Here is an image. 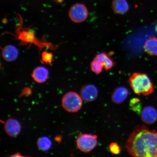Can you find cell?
<instances>
[{
    "mask_svg": "<svg viewBox=\"0 0 157 157\" xmlns=\"http://www.w3.org/2000/svg\"><path fill=\"white\" fill-rule=\"evenodd\" d=\"M98 95V88L92 84H88L82 87L80 90V95L84 101L91 102L97 99Z\"/></svg>",
    "mask_w": 157,
    "mask_h": 157,
    "instance_id": "8992f818",
    "label": "cell"
},
{
    "mask_svg": "<svg viewBox=\"0 0 157 157\" xmlns=\"http://www.w3.org/2000/svg\"><path fill=\"white\" fill-rule=\"evenodd\" d=\"M38 148L42 151H46L50 150L52 143L50 138L46 136H42L38 139L37 142Z\"/></svg>",
    "mask_w": 157,
    "mask_h": 157,
    "instance_id": "9a60e30c",
    "label": "cell"
},
{
    "mask_svg": "<svg viewBox=\"0 0 157 157\" xmlns=\"http://www.w3.org/2000/svg\"><path fill=\"white\" fill-rule=\"evenodd\" d=\"M98 137L97 135L80 133L76 140L78 148L82 152H90L97 146Z\"/></svg>",
    "mask_w": 157,
    "mask_h": 157,
    "instance_id": "277c9868",
    "label": "cell"
},
{
    "mask_svg": "<svg viewBox=\"0 0 157 157\" xmlns=\"http://www.w3.org/2000/svg\"><path fill=\"white\" fill-rule=\"evenodd\" d=\"M31 76L35 82L39 83H44L48 78V70L44 67H37L33 70Z\"/></svg>",
    "mask_w": 157,
    "mask_h": 157,
    "instance_id": "8fae6325",
    "label": "cell"
},
{
    "mask_svg": "<svg viewBox=\"0 0 157 157\" xmlns=\"http://www.w3.org/2000/svg\"><path fill=\"white\" fill-rule=\"evenodd\" d=\"M31 93V90L30 88L28 87L25 88L22 90L20 96H22L25 95H29Z\"/></svg>",
    "mask_w": 157,
    "mask_h": 157,
    "instance_id": "ffe728a7",
    "label": "cell"
},
{
    "mask_svg": "<svg viewBox=\"0 0 157 157\" xmlns=\"http://www.w3.org/2000/svg\"><path fill=\"white\" fill-rule=\"evenodd\" d=\"M144 49L147 54L150 56H157V38L152 37L147 40Z\"/></svg>",
    "mask_w": 157,
    "mask_h": 157,
    "instance_id": "5bb4252c",
    "label": "cell"
},
{
    "mask_svg": "<svg viewBox=\"0 0 157 157\" xmlns=\"http://www.w3.org/2000/svg\"><path fill=\"white\" fill-rule=\"evenodd\" d=\"M128 82L133 92L137 95L147 96L154 91L152 82L146 74L133 73L129 78Z\"/></svg>",
    "mask_w": 157,
    "mask_h": 157,
    "instance_id": "7a4b0ae2",
    "label": "cell"
},
{
    "mask_svg": "<svg viewBox=\"0 0 157 157\" xmlns=\"http://www.w3.org/2000/svg\"><path fill=\"white\" fill-rule=\"evenodd\" d=\"M24 35L25 40L29 42L32 40L33 39V35L31 34L30 33L26 32L25 33Z\"/></svg>",
    "mask_w": 157,
    "mask_h": 157,
    "instance_id": "44dd1931",
    "label": "cell"
},
{
    "mask_svg": "<svg viewBox=\"0 0 157 157\" xmlns=\"http://www.w3.org/2000/svg\"><path fill=\"white\" fill-rule=\"evenodd\" d=\"M128 152L137 157H157V131L138 126L129 135L125 144Z\"/></svg>",
    "mask_w": 157,
    "mask_h": 157,
    "instance_id": "6da1fadb",
    "label": "cell"
},
{
    "mask_svg": "<svg viewBox=\"0 0 157 157\" xmlns=\"http://www.w3.org/2000/svg\"><path fill=\"white\" fill-rule=\"evenodd\" d=\"M62 137L60 135L56 136L55 137V140L57 142L60 143L62 140Z\"/></svg>",
    "mask_w": 157,
    "mask_h": 157,
    "instance_id": "7402d4cb",
    "label": "cell"
},
{
    "mask_svg": "<svg viewBox=\"0 0 157 157\" xmlns=\"http://www.w3.org/2000/svg\"><path fill=\"white\" fill-rule=\"evenodd\" d=\"M82 105L83 99L76 92H68L65 94L62 98V107L68 112H77L81 109Z\"/></svg>",
    "mask_w": 157,
    "mask_h": 157,
    "instance_id": "3957f363",
    "label": "cell"
},
{
    "mask_svg": "<svg viewBox=\"0 0 157 157\" xmlns=\"http://www.w3.org/2000/svg\"><path fill=\"white\" fill-rule=\"evenodd\" d=\"M128 95V90L126 87H119L114 90L112 94L111 100L113 103L120 104L125 101Z\"/></svg>",
    "mask_w": 157,
    "mask_h": 157,
    "instance_id": "7c38bea8",
    "label": "cell"
},
{
    "mask_svg": "<svg viewBox=\"0 0 157 157\" xmlns=\"http://www.w3.org/2000/svg\"><path fill=\"white\" fill-rule=\"evenodd\" d=\"M42 61L46 63L52 64L53 59V55L52 53L47 52H43L42 55Z\"/></svg>",
    "mask_w": 157,
    "mask_h": 157,
    "instance_id": "ac0fdd59",
    "label": "cell"
},
{
    "mask_svg": "<svg viewBox=\"0 0 157 157\" xmlns=\"http://www.w3.org/2000/svg\"><path fill=\"white\" fill-rule=\"evenodd\" d=\"M112 8L115 13L124 14L129 9V5L126 0H113Z\"/></svg>",
    "mask_w": 157,
    "mask_h": 157,
    "instance_id": "4fadbf2b",
    "label": "cell"
},
{
    "mask_svg": "<svg viewBox=\"0 0 157 157\" xmlns=\"http://www.w3.org/2000/svg\"><path fill=\"white\" fill-rule=\"evenodd\" d=\"M19 52L17 48L12 45H8L2 51V56L6 61H14L18 57Z\"/></svg>",
    "mask_w": 157,
    "mask_h": 157,
    "instance_id": "30bf717a",
    "label": "cell"
},
{
    "mask_svg": "<svg viewBox=\"0 0 157 157\" xmlns=\"http://www.w3.org/2000/svg\"><path fill=\"white\" fill-rule=\"evenodd\" d=\"M140 115L143 122L147 124H152L157 121V111L152 106L143 108L141 111Z\"/></svg>",
    "mask_w": 157,
    "mask_h": 157,
    "instance_id": "9c48e42d",
    "label": "cell"
},
{
    "mask_svg": "<svg viewBox=\"0 0 157 157\" xmlns=\"http://www.w3.org/2000/svg\"><path fill=\"white\" fill-rule=\"evenodd\" d=\"M91 69L92 71L96 74L99 75L101 74L103 68L102 66L98 62L97 60L94 59L93 61L91 62Z\"/></svg>",
    "mask_w": 157,
    "mask_h": 157,
    "instance_id": "e0dca14e",
    "label": "cell"
},
{
    "mask_svg": "<svg viewBox=\"0 0 157 157\" xmlns=\"http://www.w3.org/2000/svg\"><path fill=\"white\" fill-rule=\"evenodd\" d=\"M109 148L111 152L113 154H119L121 152V147L116 143H111L109 145Z\"/></svg>",
    "mask_w": 157,
    "mask_h": 157,
    "instance_id": "d6986e66",
    "label": "cell"
},
{
    "mask_svg": "<svg viewBox=\"0 0 157 157\" xmlns=\"http://www.w3.org/2000/svg\"><path fill=\"white\" fill-rule=\"evenodd\" d=\"M113 53V52L109 53L105 52L100 53L97 55L94 59L97 60L106 71H109L114 67L115 64L111 58Z\"/></svg>",
    "mask_w": 157,
    "mask_h": 157,
    "instance_id": "ba28073f",
    "label": "cell"
},
{
    "mask_svg": "<svg viewBox=\"0 0 157 157\" xmlns=\"http://www.w3.org/2000/svg\"><path fill=\"white\" fill-rule=\"evenodd\" d=\"M68 15L74 23H79L85 21L88 16V11L83 4L76 3L71 7Z\"/></svg>",
    "mask_w": 157,
    "mask_h": 157,
    "instance_id": "5b68a950",
    "label": "cell"
},
{
    "mask_svg": "<svg viewBox=\"0 0 157 157\" xmlns=\"http://www.w3.org/2000/svg\"><path fill=\"white\" fill-rule=\"evenodd\" d=\"M11 157H23V156L21 155V154H19V153H17L16 154H15L11 156Z\"/></svg>",
    "mask_w": 157,
    "mask_h": 157,
    "instance_id": "603a6c76",
    "label": "cell"
},
{
    "mask_svg": "<svg viewBox=\"0 0 157 157\" xmlns=\"http://www.w3.org/2000/svg\"><path fill=\"white\" fill-rule=\"evenodd\" d=\"M4 129L8 136L15 137L18 136L20 133L21 125L17 119L10 118L5 122Z\"/></svg>",
    "mask_w": 157,
    "mask_h": 157,
    "instance_id": "52a82bcc",
    "label": "cell"
},
{
    "mask_svg": "<svg viewBox=\"0 0 157 157\" xmlns=\"http://www.w3.org/2000/svg\"><path fill=\"white\" fill-rule=\"evenodd\" d=\"M129 105L132 110L137 113H140L142 111V105L140 100L137 98H133L130 100Z\"/></svg>",
    "mask_w": 157,
    "mask_h": 157,
    "instance_id": "2e32d148",
    "label": "cell"
}]
</instances>
